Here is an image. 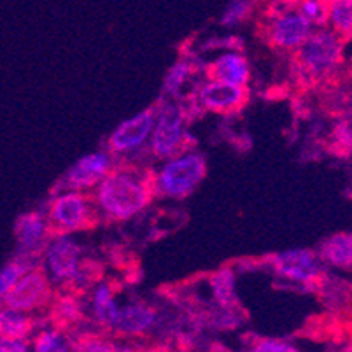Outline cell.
<instances>
[{
    "label": "cell",
    "instance_id": "cell-1",
    "mask_svg": "<svg viewBox=\"0 0 352 352\" xmlns=\"http://www.w3.org/2000/svg\"><path fill=\"white\" fill-rule=\"evenodd\" d=\"M155 177L126 170H109L98 182L97 201L114 219H128L146 209L155 195Z\"/></svg>",
    "mask_w": 352,
    "mask_h": 352
},
{
    "label": "cell",
    "instance_id": "cell-2",
    "mask_svg": "<svg viewBox=\"0 0 352 352\" xmlns=\"http://www.w3.org/2000/svg\"><path fill=\"white\" fill-rule=\"evenodd\" d=\"M296 50L300 78L309 81L329 78V74L338 69L344 58V39L331 30H321L318 34L310 32Z\"/></svg>",
    "mask_w": 352,
    "mask_h": 352
},
{
    "label": "cell",
    "instance_id": "cell-3",
    "mask_svg": "<svg viewBox=\"0 0 352 352\" xmlns=\"http://www.w3.org/2000/svg\"><path fill=\"white\" fill-rule=\"evenodd\" d=\"M206 175V158L198 153H186L163 166L155 177V191L166 197H188Z\"/></svg>",
    "mask_w": 352,
    "mask_h": 352
},
{
    "label": "cell",
    "instance_id": "cell-4",
    "mask_svg": "<svg viewBox=\"0 0 352 352\" xmlns=\"http://www.w3.org/2000/svg\"><path fill=\"white\" fill-rule=\"evenodd\" d=\"M97 223V214L91 209L88 197L81 191H69L60 195L51 204L47 225L56 232H74V230L89 228Z\"/></svg>",
    "mask_w": 352,
    "mask_h": 352
},
{
    "label": "cell",
    "instance_id": "cell-5",
    "mask_svg": "<svg viewBox=\"0 0 352 352\" xmlns=\"http://www.w3.org/2000/svg\"><path fill=\"white\" fill-rule=\"evenodd\" d=\"M182 123H184V111L181 105L166 104L160 109L158 120H155L151 132V149L156 156L168 158L181 151L184 142Z\"/></svg>",
    "mask_w": 352,
    "mask_h": 352
},
{
    "label": "cell",
    "instance_id": "cell-6",
    "mask_svg": "<svg viewBox=\"0 0 352 352\" xmlns=\"http://www.w3.org/2000/svg\"><path fill=\"white\" fill-rule=\"evenodd\" d=\"M274 270L293 283L312 286L321 277V267L316 252L309 249H294V251L279 252L268 259Z\"/></svg>",
    "mask_w": 352,
    "mask_h": 352
},
{
    "label": "cell",
    "instance_id": "cell-7",
    "mask_svg": "<svg viewBox=\"0 0 352 352\" xmlns=\"http://www.w3.org/2000/svg\"><path fill=\"white\" fill-rule=\"evenodd\" d=\"M50 300V287L43 272L28 270L20 277V280L12 286L0 303L16 310H34Z\"/></svg>",
    "mask_w": 352,
    "mask_h": 352
},
{
    "label": "cell",
    "instance_id": "cell-8",
    "mask_svg": "<svg viewBox=\"0 0 352 352\" xmlns=\"http://www.w3.org/2000/svg\"><path fill=\"white\" fill-rule=\"evenodd\" d=\"M198 100H200L201 107L214 111V113H235L244 107L248 102V88L212 79L200 89Z\"/></svg>",
    "mask_w": 352,
    "mask_h": 352
},
{
    "label": "cell",
    "instance_id": "cell-9",
    "mask_svg": "<svg viewBox=\"0 0 352 352\" xmlns=\"http://www.w3.org/2000/svg\"><path fill=\"white\" fill-rule=\"evenodd\" d=\"M46 261L54 279L74 280L81 270V249L72 239L58 235L47 245Z\"/></svg>",
    "mask_w": 352,
    "mask_h": 352
},
{
    "label": "cell",
    "instance_id": "cell-10",
    "mask_svg": "<svg viewBox=\"0 0 352 352\" xmlns=\"http://www.w3.org/2000/svg\"><path fill=\"white\" fill-rule=\"evenodd\" d=\"M310 32H312V25L293 9V11L272 18L268 39L275 47H280V50H296Z\"/></svg>",
    "mask_w": 352,
    "mask_h": 352
},
{
    "label": "cell",
    "instance_id": "cell-11",
    "mask_svg": "<svg viewBox=\"0 0 352 352\" xmlns=\"http://www.w3.org/2000/svg\"><path fill=\"white\" fill-rule=\"evenodd\" d=\"M155 109H147L140 114L133 116L132 120L124 121L114 130V133L109 139V147L116 153L132 151L135 147L142 146L151 135L153 126H155Z\"/></svg>",
    "mask_w": 352,
    "mask_h": 352
},
{
    "label": "cell",
    "instance_id": "cell-12",
    "mask_svg": "<svg viewBox=\"0 0 352 352\" xmlns=\"http://www.w3.org/2000/svg\"><path fill=\"white\" fill-rule=\"evenodd\" d=\"M111 170V160L105 153H94L79 160L65 175V188L74 191H82L95 186Z\"/></svg>",
    "mask_w": 352,
    "mask_h": 352
},
{
    "label": "cell",
    "instance_id": "cell-13",
    "mask_svg": "<svg viewBox=\"0 0 352 352\" xmlns=\"http://www.w3.org/2000/svg\"><path fill=\"white\" fill-rule=\"evenodd\" d=\"M209 78L214 81H225L232 85L245 86L249 82V63L239 53L221 54L219 58L207 69Z\"/></svg>",
    "mask_w": 352,
    "mask_h": 352
},
{
    "label": "cell",
    "instance_id": "cell-14",
    "mask_svg": "<svg viewBox=\"0 0 352 352\" xmlns=\"http://www.w3.org/2000/svg\"><path fill=\"white\" fill-rule=\"evenodd\" d=\"M50 225L41 214L28 212L16 221V236L21 245V251H37L43 245Z\"/></svg>",
    "mask_w": 352,
    "mask_h": 352
},
{
    "label": "cell",
    "instance_id": "cell-15",
    "mask_svg": "<svg viewBox=\"0 0 352 352\" xmlns=\"http://www.w3.org/2000/svg\"><path fill=\"white\" fill-rule=\"evenodd\" d=\"M156 319L155 310L144 305H130L118 310V318L114 321L113 329L120 335H139L153 326Z\"/></svg>",
    "mask_w": 352,
    "mask_h": 352
},
{
    "label": "cell",
    "instance_id": "cell-16",
    "mask_svg": "<svg viewBox=\"0 0 352 352\" xmlns=\"http://www.w3.org/2000/svg\"><path fill=\"white\" fill-rule=\"evenodd\" d=\"M319 256L333 267L349 268L352 261V236L349 233L331 235L322 242Z\"/></svg>",
    "mask_w": 352,
    "mask_h": 352
},
{
    "label": "cell",
    "instance_id": "cell-17",
    "mask_svg": "<svg viewBox=\"0 0 352 352\" xmlns=\"http://www.w3.org/2000/svg\"><path fill=\"white\" fill-rule=\"evenodd\" d=\"M34 321L25 316L23 310H16L11 307H0V335L14 340H27L30 337Z\"/></svg>",
    "mask_w": 352,
    "mask_h": 352
},
{
    "label": "cell",
    "instance_id": "cell-18",
    "mask_svg": "<svg viewBox=\"0 0 352 352\" xmlns=\"http://www.w3.org/2000/svg\"><path fill=\"white\" fill-rule=\"evenodd\" d=\"M210 287L221 309H235V275L232 268H221L217 274H214L210 279Z\"/></svg>",
    "mask_w": 352,
    "mask_h": 352
},
{
    "label": "cell",
    "instance_id": "cell-19",
    "mask_svg": "<svg viewBox=\"0 0 352 352\" xmlns=\"http://www.w3.org/2000/svg\"><path fill=\"white\" fill-rule=\"evenodd\" d=\"M94 309H95V318L105 328L113 329L114 321L118 318V307L113 298V289L109 284H102L94 294Z\"/></svg>",
    "mask_w": 352,
    "mask_h": 352
},
{
    "label": "cell",
    "instance_id": "cell-20",
    "mask_svg": "<svg viewBox=\"0 0 352 352\" xmlns=\"http://www.w3.org/2000/svg\"><path fill=\"white\" fill-rule=\"evenodd\" d=\"M329 20L342 39H349L352 30V0H328Z\"/></svg>",
    "mask_w": 352,
    "mask_h": 352
},
{
    "label": "cell",
    "instance_id": "cell-21",
    "mask_svg": "<svg viewBox=\"0 0 352 352\" xmlns=\"http://www.w3.org/2000/svg\"><path fill=\"white\" fill-rule=\"evenodd\" d=\"M294 11L316 27H324L329 21L328 0H296Z\"/></svg>",
    "mask_w": 352,
    "mask_h": 352
},
{
    "label": "cell",
    "instance_id": "cell-22",
    "mask_svg": "<svg viewBox=\"0 0 352 352\" xmlns=\"http://www.w3.org/2000/svg\"><path fill=\"white\" fill-rule=\"evenodd\" d=\"M193 72H195V65L191 62H188V60L175 63V65L170 69V72L166 74V79H165L166 94H177L179 89L182 88V85H184V82L193 76Z\"/></svg>",
    "mask_w": 352,
    "mask_h": 352
},
{
    "label": "cell",
    "instance_id": "cell-23",
    "mask_svg": "<svg viewBox=\"0 0 352 352\" xmlns=\"http://www.w3.org/2000/svg\"><path fill=\"white\" fill-rule=\"evenodd\" d=\"M34 349L37 352H62L69 351V345L58 331H43L35 338Z\"/></svg>",
    "mask_w": 352,
    "mask_h": 352
},
{
    "label": "cell",
    "instance_id": "cell-24",
    "mask_svg": "<svg viewBox=\"0 0 352 352\" xmlns=\"http://www.w3.org/2000/svg\"><path fill=\"white\" fill-rule=\"evenodd\" d=\"M25 272H27L25 267L18 263V261H11V263H8L0 270V300L4 298L6 294L12 289V286L20 280V277Z\"/></svg>",
    "mask_w": 352,
    "mask_h": 352
},
{
    "label": "cell",
    "instance_id": "cell-25",
    "mask_svg": "<svg viewBox=\"0 0 352 352\" xmlns=\"http://www.w3.org/2000/svg\"><path fill=\"white\" fill-rule=\"evenodd\" d=\"M252 0H232V4L225 11L223 16V25L230 27V25H236L242 20H245L251 12Z\"/></svg>",
    "mask_w": 352,
    "mask_h": 352
},
{
    "label": "cell",
    "instance_id": "cell-26",
    "mask_svg": "<svg viewBox=\"0 0 352 352\" xmlns=\"http://www.w3.org/2000/svg\"><path fill=\"white\" fill-rule=\"evenodd\" d=\"M79 316H81V312H79L78 302L74 298H62L54 307V318L62 321L63 324L78 321Z\"/></svg>",
    "mask_w": 352,
    "mask_h": 352
},
{
    "label": "cell",
    "instance_id": "cell-27",
    "mask_svg": "<svg viewBox=\"0 0 352 352\" xmlns=\"http://www.w3.org/2000/svg\"><path fill=\"white\" fill-rule=\"evenodd\" d=\"M254 351L258 352H294L296 347L289 344L286 340H280V338H259L256 340Z\"/></svg>",
    "mask_w": 352,
    "mask_h": 352
},
{
    "label": "cell",
    "instance_id": "cell-28",
    "mask_svg": "<svg viewBox=\"0 0 352 352\" xmlns=\"http://www.w3.org/2000/svg\"><path fill=\"white\" fill-rule=\"evenodd\" d=\"M333 140H335L337 147L349 153V149H351V124H349V121L337 124L335 132H333Z\"/></svg>",
    "mask_w": 352,
    "mask_h": 352
},
{
    "label": "cell",
    "instance_id": "cell-29",
    "mask_svg": "<svg viewBox=\"0 0 352 352\" xmlns=\"http://www.w3.org/2000/svg\"><path fill=\"white\" fill-rule=\"evenodd\" d=\"M76 349H79V351H100V352H105V351H116L118 347H114V345H111V342H105V340H98V338H85V340L79 342V345H76Z\"/></svg>",
    "mask_w": 352,
    "mask_h": 352
},
{
    "label": "cell",
    "instance_id": "cell-30",
    "mask_svg": "<svg viewBox=\"0 0 352 352\" xmlns=\"http://www.w3.org/2000/svg\"><path fill=\"white\" fill-rule=\"evenodd\" d=\"M28 351L27 340H14L0 335V352H25Z\"/></svg>",
    "mask_w": 352,
    "mask_h": 352
}]
</instances>
